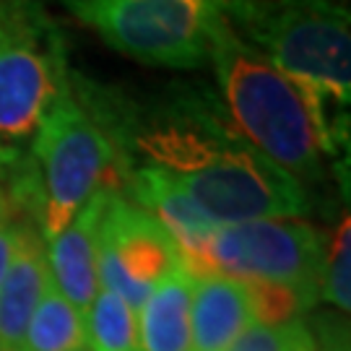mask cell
Instances as JSON below:
<instances>
[{"instance_id":"obj_1","label":"cell","mask_w":351,"mask_h":351,"mask_svg":"<svg viewBox=\"0 0 351 351\" xmlns=\"http://www.w3.org/2000/svg\"><path fill=\"white\" fill-rule=\"evenodd\" d=\"M71 88L112 141L117 177L154 167L219 226L300 219L310 208L304 185L239 136L208 86L177 81L138 101L71 73Z\"/></svg>"},{"instance_id":"obj_2","label":"cell","mask_w":351,"mask_h":351,"mask_svg":"<svg viewBox=\"0 0 351 351\" xmlns=\"http://www.w3.org/2000/svg\"><path fill=\"white\" fill-rule=\"evenodd\" d=\"M221 104L237 133L300 182H317L336 151L323 94L304 86L237 37L224 16L208 42Z\"/></svg>"},{"instance_id":"obj_3","label":"cell","mask_w":351,"mask_h":351,"mask_svg":"<svg viewBox=\"0 0 351 351\" xmlns=\"http://www.w3.org/2000/svg\"><path fill=\"white\" fill-rule=\"evenodd\" d=\"M221 16L287 75L349 104L351 16L341 0H224Z\"/></svg>"},{"instance_id":"obj_4","label":"cell","mask_w":351,"mask_h":351,"mask_svg":"<svg viewBox=\"0 0 351 351\" xmlns=\"http://www.w3.org/2000/svg\"><path fill=\"white\" fill-rule=\"evenodd\" d=\"M68 78V42L47 8L0 0V175L26 159V143Z\"/></svg>"},{"instance_id":"obj_5","label":"cell","mask_w":351,"mask_h":351,"mask_svg":"<svg viewBox=\"0 0 351 351\" xmlns=\"http://www.w3.org/2000/svg\"><path fill=\"white\" fill-rule=\"evenodd\" d=\"M29 156L37 169L45 201L39 224L45 242L58 237L97 190H117L112 141L78 101L71 78L42 117Z\"/></svg>"},{"instance_id":"obj_6","label":"cell","mask_w":351,"mask_h":351,"mask_svg":"<svg viewBox=\"0 0 351 351\" xmlns=\"http://www.w3.org/2000/svg\"><path fill=\"white\" fill-rule=\"evenodd\" d=\"M112 50L151 68L195 71L208 63L224 0H63Z\"/></svg>"},{"instance_id":"obj_7","label":"cell","mask_w":351,"mask_h":351,"mask_svg":"<svg viewBox=\"0 0 351 351\" xmlns=\"http://www.w3.org/2000/svg\"><path fill=\"white\" fill-rule=\"evenodd\" d=\"M326 237L300 219H255L216 226L201 258V276L274 284L300 294L307 310L320 300Z\"/></svg>"},{"instance_id":"obj_8","label":"cell","mask_w":351,"mask_h":351,"mask_svg":"<svg viewBox=\"0 0 351 351\" xmlns=\"http://www.w3.org/2000/svg\"><path fill=\"white\" fill-rule=\"evenodd\" d=\"M177 265H182V258L172 234L114 190L99 226V287L120 297L130 310H141L151 289Z\"/></svg>"},{"instance_id":"obj_9","label":"cell","mask_w":351,"mask_h":351,"mask_svg":"<svg viewBox=\"0 0 351 351\" xmlns=\"http://www.w3.org/2000/svg\"><path fill=\"white\" fill-rule=\"evenodd\" d=\"M114 188L97 190L84 208L75 213L73 221L65 226L55 239H50L47 265L55 287L75 310H88L99 291V226L110 206Z\"/></svg>"},{"instance_id":"obj_10","label":"cell","mask_w":351,"mask_h":351,"mask_svg":"<svg viewBox=\"0 0 351 351\" xmlns=\"http://www.w3.org/2000/svg\"><path fill=\"white\" fill-rule=\"evenodd\" d=\"M50 281L45 239L37 226L24 221L19 229L11 265L0 281V351L24 349L29 320Z\"/></svg>"},{"instance_id":"obj_11","label":"cell","mask_w":351,"mask_h":351,"mask_svg":"<svg viewBox=\"0 0 351 351\" xmlns=\"http://www.w3.org/2000/svg\"><path fill=\"white\" fill-rule=\"evenodd\" d=\"M252 326L247 287L229 276H201L190 294V349L226 351Z\"/></svg>"},{"instance_id":"obj_12","label":"cell","mask_w":351,"mask_h":351,"mask_svg":"<svg viewBox=\"0 0 351 351\" xmlns=\"http://www.w3.org/2000/svg\"><path fill=\"white\" fill-rule=\"evenodd\" d=\"M193 274L177 265L149 291L141 304V351H193L190 349V294Z\"/></svg>"},{"instance_id":"obj_13","label":"cell","mask_w":351,"mask_h":351,"mask_svg":"<svg viewBox=\"0 0 351 351\" xmlns=\"http://www.w3.org/2000/svg\"><path fill=\"white\" fill-rule=\"evenodd\" d=\"M29 351H88L86 320L50 281L24 336Z\"/></svg>"},{"instance_id":"obj_14","label":"cell","mask_w":351,"mask_h":351,"mask_svg":"<svg viewBox=\"0 0 351 351\" xmlns=\"http://www.w3.org/2000/svg\"><path fill=\"white\" fill-rule=\"evenodd\" d=\"M86 339L91 351H141L136 310L112 291L99 289L86 310Z\"/></svg>"},{"instance_id":"obj_15","label":"cell","mask_w":351,"mask_h":351,"mask_svg":"<svg viewBox=\"0 0 351 351\" xmlns=\"http://www.w3.org/2000/svg\"><path fill=\"white\" fill-rule=\"evenodd\" d=\"M351 224L349 216L341 219L330 242H326V261H323V284L320 300L336 304L339 310H351Z\"/></svg>"},{"instance_id":"obj_16","label":"cell","mask_w":351,"mask_h":351,"mask_svg":"<svg viewBox=\"0 0 351 351\" xmlns=\"http://www.w3.org/2000/svg\"><path fill=\"white\" fill-rule=\"evenodd\" d=\"M226 351H317V341L313 330L294 317L281 326L252 323Z\"/></svg>"},{"instance_id":"obj_17","label":"cell","mask_w":351,"mask_h":351,"mask_svg":"<svg viewBox=\"0 0 351 351\" xmlns=\"http://www.w3.org/2000/svg\"><path fill=\"white\" fill-rule=\"evenodd\" d=\"M252 304V320H258V326H281L294 320L297 313L307 310V304L302 302L300 294H294L287 287H274V284H247Z\"/></svg>"},{"instance_id":"obj_18","label":"cell","mask_w":351,"mask_h":351,"mask_svg":"<svg viewBox=\"0 0 351 351\" xmlns=\"http://www.w3.org/2000/svg\"><path fill=\"white\" fill-rule=\"evenodd\" d=\"M24 221L26 219L19 213V208L8 198V193L0 185V281H3L8 265H11L13 250H16V239H19V229H21Z\"/></svg>"}]
</instances>
